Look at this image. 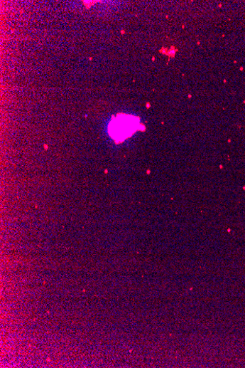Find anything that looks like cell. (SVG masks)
<instances>
[{
  "mask_svg": "<svg viewBox=\"0 0 245 368\" xmlns=\"http://www.w3.org/2000/svg\"><path fill=\"white\" fill-rule=\"evenodd\" d=\"M139 125V118L129 115H119L109 124V133L116 142H123L140 129Z\"/></svg>",
  "mask_w": 245,
  "mask_h": 368,
  "instance_id": "6da1fadb",
  "label": "cell"
}]
</instances>
